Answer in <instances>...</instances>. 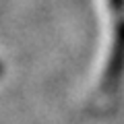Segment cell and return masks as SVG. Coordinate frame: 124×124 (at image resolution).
<instances>
[{
	"instance_id": "1",
	"label": "cell",
	"mask_w": 124,
	"mask_h": 124,
	"mask_svg": "<svg viewBox=\"0 0 124 124\" xmlns=\"http://www.w3.org/2000/svg\"><path fill=\"white\" fill-rule=\"evenodd\" d=\"M122 68H124V23H120L118 31H116V44H114V50H112V62H110L106 77L114 83V81H118Z\"/></svg>"
},
{
	"instance_id": "2",
	"label": "cell",
	"mask_w": 124,
	"mask_h": 124,
	"mask_svg": "<svg viewBox=\"0 0 124 124\" xmlns=\"http://www.w3.org/2000/svg\"><path fill=\"white\" fill-rule=\"evenodd\" d=\"M122 2H124V0H112V4H114V6H120Z\"/></svg>"
}]
</instances>
